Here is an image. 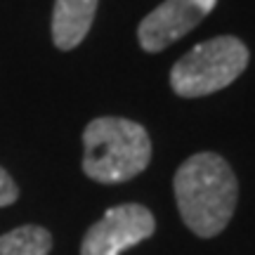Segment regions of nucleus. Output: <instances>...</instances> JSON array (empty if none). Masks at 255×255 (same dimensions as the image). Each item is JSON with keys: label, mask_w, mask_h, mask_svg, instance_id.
Wrapping results in <instances>:
<instances>
[{"label": "nucleus", "mask_w": 255, "mask_h": 255, "mask_svg": "<svg viewBox=\"0 0 255 255\" xmlns=\"http://www.w3.org/2000/svg\"><path fill=\"white\" fill-rule=\"evenodd\" d=\"M173 189L184 225L201 239L218 237L234 215L239 199L237 175L213 151L189 156L175 173Z\"/></svg>", "instance_id": "nucleus-1"}, {"label": "nucleus", "mask_w": 255, "mask_h": 255, "mask_svg": "<svg viewBox=\"0 0 255 255\" xmlns=\"http://www.w3.org/2000/svg\"><path fill=\"white\" fill-rule=\"evenodd\" d=\"M83 173L102 184L128 182L151 161V139L139 123L102 116L83 132Z\"/></svg>", "instance_id": "nucleus-2"}, {"label": "nucleus", "mask_w": 255, "mask_h": 255, "mask_svg": "<svg viewBox=\"0 0 255 255\" xmlns=\"http://www.w3.org/2000/svg\"><path fill=\"white\" fill-rule=\"evenodd\" d=\"M248 47L234 36L210 38L173 66L170 85L180 97L194 100L227 88L248 66Z\"/></svg>", "instance_id": "nucleus-3"}, {"label": "nucleus", "mask_w": 255, "mask_h": 255, "mask_svg": "<svg viewBox=\"0 0 255 255\" xmlns=\"http://www.w3.org/2000/svg\"><path fill=\"white\" fill-rule=\"evenodd\" d=\"M156 229L151 210L142 203H121L109 208L83 237L81 255H121L142 244Z\"/></svg>", "instance_id": "nucleus-4"}, {"label": "nucleus", "mask_w": 255, "mask_h": 255, "mask_svg": "<svg viewBox=\"0 0 255 255\" xmlns=\"http://www.w3.org/2000/svg\"><path fill=\"white\" fill-rule=\"evenodd\" d=\"M218 0H165L149 12L137 28L139 45L146 52H161L175 40L187 36L208 17Z\"/></svg>", "instance_id": "nucleus-5"}, {"label": "nucleus", "mask_w": 255, "mask_h": 255, "mask_svg": "<svg viewBox=\"0 0 255 255\" xmlns=\"http://www.w3.org/2000/svg\"><path fill=\"white\" fill-rule=\"evenodd\" d=\"M100 0H55L52 9V40L59 50L81 45L97 12Z\"/></svg>", "instance_id": "nucleus-6"}, {"label": "nucleus", "mask_w": 255, "mask_h": 255, "mask_svg": "<svg viewBox=\"0 0 255 255\" xmlns=\"http://www.w3.org/2000/svg\"><path fill=\"white\" fill-rule=\"evenodd\" d=\"M50 248V232L38 225H24L0 237V255H47Z\"/></svg>", "instance_id": "nucleus-7"}, {"label": "nucleus", "mask_w": 255, "mask_h": 255, "mask_svg": "<svg viewBox=\"0 0 255 255\" xmlns=\"http://www.w3.org/2000/svg\"><path fill=\"white\" fill-rule=\"evenodd\" d=\"M19 196V189L14 180L9 177L2 168H0V208H5V206H12Z\"/></svg>", "instance_id": "nucleus-8"}]
</instances>
